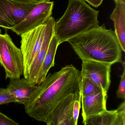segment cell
<instances>
[{
	"instance_id": "obj_1",
	"label": "cell",
	"mask_w": 125,
	"mask_h": 125,
	"mask_svg": "<svg viewBox=\"0 0 125 125\" xmlns=\"http://www.w3.org/2000/svg\"><path fill=\"white\" fill-rule=\"evenodd\" d=\"M80 72L73 65H67L53 73H50L37 85L25 108L28 116L48 125L59 104L72 93L80 91Z\"/></svg>"
},
{
	"instance_id": "obj_2",
	"label": "cell",
	"mask_w": 125,
	"mask_h": 125,
	"mask_svg": "<svg viewBox=\"0 0 125 125\" xmlns=\"http://www.w3.org/2000/svg\"><path fill=\"white\" fill-rule=\"evenodd\" d=\"M67 42L82 61L111 65L123 62L122 50L114 31L106 29L104 24L91 28Z\"/></svg>"
},
{
	"instance_id": "obj_3",
	"label": "cell",
	"mask_w": 125,
	"mask_h": 125,
	"mask_svg": "<svg viewBox=\"0 0 125 125\" xmlns=\"http://www.w3.org/2000/svg\"><path fill=\"white\" fill-rule=\"evenodd\" d=\"M99 13L84 0H69L64 14L55 23L54 34L59 45L98 26Z\"/></svg>"
},
{
	"instance_id": "obj_4",
	"label": "cell",
	"mask_w": 125,
	"mask_h": 125,
	"mask_svg": "<svg viewBox=\"0 0 125 125\" xmlns=\"http://www.w3.org/2000/svg\"><path fill=\"white\" fill-rule=\"evenodd\" d=\"M0 64L5 70L6 79H18L23 75L22 52L6 31L0 33Z\"/></svg>"
},
{
	"instance_id": "obj_5",
	"label": "cell",
	"mask_w": 125,
	"mask_h": 125,
	"mask_svg": "<svg viewBox=\"0 0 125 125\" xmlns=\"http://www.w3.org/2000/svg\"><path fill=\"white\" fill-rule=\"evenodd\" d=\"M53 18L51 16L43 24L20 35V49L23 59V75L26 79L30 66L42 46L45 36Z\"/></svg>"
},
{
	"instance_id": "obj_6",
	"label": "cell",
	"mask_w": 125,
	"mask_h": 125,
	"mask_svg": "<svg viewBox=\"0 0 125 125\" xmlns=\"http://www.w3.org/2000/svg\"><path fill=\"white\" fill-rule=\"evenodd\" d=\"M37 4L0 0V27L10 30L22 22Z\"/></svg>"
},
{
	"instance_id": "obj_7",
	"label": "cell",
	"mask_w": 125,
	"mask_h": 125,
	"mask_svg": "<svg viewBox=\"0 0 125 125\" xmlns=\"http://www.w3.org/2000/svg\"><path fill=\"white\" fill-rule=\"evenodd\" d=\"M112 65L95 61H82L80 76L87 78L107 93L111 83Z\"/></svg>"
},
{
	"instance_id": "obj_8",
	"label": "cell",
	"mask_w": 125,
	"mask_h": 125,
	"mask_svg": "<svg viewBox=\"0 0 125 125\" xmlns=\"http://www.w3.org/2000/svg\"><path fill=\"white\" fill-rule=\"evenodd\" d=\"M54 4L50 1L37 4L22 22L10 30L20 36L43 24L51 17Z\"/></svg>"
},
{
	"instance_id": "obj_9",
	"label": "cell",
	"mask_w": 125,
	"mask_h": 125,
	"mask_svg": "<svg viewBox=\"0 0 125 125\" xmlns=\"http://www.w3.org/2000/svg\"><path fill=\"white\" fill-rule=\"evenodd\" d=\"M81 95L80 91H78L63 99L54 110L47 125H77L73 118V109L75 100Z\"/></svg>"
},
{
	"instance_id": "obj_10",
	"label": "cell",
	"mask_w": 125,
	"mask_h": 125,
	"mask_svg": "<svg viewBox=\"0 0 125 125\" xmlns=\"http://www.w3.org/2000/svg\"><path fill=\"white\" fill-rule=\"evenodd\" d=\"M108 94L102 92L85 96H81L83 123L92 117L107 111L106 102Z\"/></svg>"
},
{
	"instance_id": "obj_11",
	"label": "cell",
	"mask_w": 125,
	"mask_h": 125,
	"mask_svg": "<svg viewBox=\"0 0 125 125\" xmlns=\"http://www.w3.org/2000/svg\"><path fill=\"white\" fill-rule=\"evenodd\" d=\"M37 87V85L32 84L23 78L10 79L6 89L17 103L24 105L25 108L28 106L32 96Z\"/></svg>"
},
{
	"instance_id": "obj_12",
	"label": "cell",
	"mask_w": 125,
	"mask_h": 125,
	"mask_svg": "<svg viewBox=\"0 0 125 125\" xmlns=\"http://www.w3.org/2000/svg\"><path fill=\"white\" fill-rule=\"evenodd\" d=\"M55 19L52 20L44 38L41 49L37 54L29 70L27 79L30 83L37 85L38 75L45 59L51 39L54 34Z\"/></svg>"
},
{
	"instance_id": "obj_13",
	"label": "cell",
	"mask_w": 125,
	"mask_h": 125,
	"mask_svg": "<svg viewBox=\"0 0 125 125\" xmlns=\"http://www.w3.org/2000/svg\"><path fill=\"white\" fill-rule=\"evenodd\" d=\"M114 22L115 34L122 51L125 52V2L116 4L110 16Z\"/></svg>"
},
{
	"instance_id": "obj_14",
	"label": "cell",
	"mask_w": 125,
	"mask_h": 125,
	"mask_svg": "<svg viewBox=\"0 0 125 125\" xmlns=\"http://www.w3.org/2000/svg\"><path fill=\"white\" fill-rule=\"evenodd\" d=\"M59 45L58 40L54 34L51 40L45 59L40 68L37 78V85L40 84L45 80L50 68L54 67L55 56Z\"/></svg>"
},
{
	"instance_id": "obj_15",
	"label": "cell",
	"mask_w": 125,
	"mask_h": 125,
	"mask_svg": "<svg viewBox=\"0 0 125 125\" xmlns=\"http://www.w3.org/2000/svg\"><path fill=\"white\" fill-rule=\"evenodd\" d=\"M118 108L108 111L87 119L85 125H125L122 118L117 115Z\"/></svg>"
},
{
	"instance_id": "obj_16",
	"label": "cell",
	"mask_w": 125,
	"mask_h": 125,
	"mask_svg": "<svg viewBox=\"0 0 125 125\" xmlns=\"http://www.w3.org/2000/svg\"><path fill=\"white\" fill-rule=\"evenodd\" d=\"M80 90L81 96L104 92L101 88L87 78L81 76Z\"/></svg>"
},
{
	"instance_id": "obj_17",
	"label": "cell",
	"mask_w": 125,
	"mask_h": 125,
	"mask_svg": "<svg viewBox=\"0 0 125 125\" xmlns=\"http://www.w3.org/2000/svg\"><path fill=\"white\" fill-rule=\"evenodd\" d=\"M11 103H17V101L7 89L0 87V105Z\"/></svg>"
},
{
	"instance_id": "obj_18",
	"label": "cell",
	"mask_w": 125,
	"mask_h": 125,
	"mask_svg": "<svg viewBox=\"0 0 125 125\" xmlns=\"http://www.w3.org/2000/svg\"><path fill=\"white\" fill-rule=\"evenodd\" d=\"M123 66V73L120 76L121 80L119 88L116 92L117 97L118 98L125 100V62H123L122 63Z\"/></svg>"
},
{
	"instance_id": "obj_19",
	"label": "cell",
	"mask_w": 125,
	"mask_h": 125,
	"mask_svg": "<svg viewBox=\"0 0 125 125\" xmlns=\"http://www.w3.org/2000/svg\"><path fill=\"white\" fill-rule=\"evenodd\" d=\"M81 105V95L79 96L75 100L73 104V114L74 121L76 125H78V120Z\"/></svg>"
},
{
	"instance_id": "obj_20",
	"label": "cell",
	"mask_w": 125,
	"mask_h": 125,
	"mask_svg": "<svg viewBox=\"0 0 125 125\" xmlns=\"http://www.w3.org/2000/svg\"><path fill=\"white\" fill-rule=\"evenodd\" d=\"M19 124L0 112V125H18Z\"/></svg>"
},
{
	"instance_id": "obj_21",
	"label": "cell",
	"mask_w": 125,
	"mask_h": 125,
	"mask_svg": "<svg viewBox=\"0 0 125 125\" xmlns=\"http://www.w3.org/2000/svg\"><path fill=\"white\" fill-rule=\"evenodd\" d=\"M87 1L90 5L93 6L94 7H98L101 5L102 3L103 0H84Z\"/></svg>"
},
{
	"instance_id": "obj_22",
	"label": "cell",
	"mask_w": 125,
	"mask_h": 125,
	"mask_svg": "<svg viewBox=\"0 0 125 125\" xmlns=\"http://www.w3.org/2000/svg\"><path fill=\"white\" fill-rule=\"evenodd\" d=\"M21 2H26V3H39L45 1V0H16Z\"/></svg>"
},
{
	"instance_id": "obj_23",
	"label": "cell",
	"mask_w": 125,
	"mask_h": 125,
	"mask_svg": "<svg viewBox=\"0 0 125 125\" xmlns=\"http://www.w3.org/2000/svg\"><path fill=\"white\" fill-rule=\"evenodd\" d=\"M116 4L120 3H123L125 2V0H114Z\"/></svg>"
},
{
	"instance_id": "obj_24",
	"label": "cell",
	"mask_w": 125,
	"mask_h": 125,
	"mask_svg": "<svg viewBox=\"0 0 125 125\" xmlns=\"http://www.w3.org/2000/svg\"><path fill=\"white\" fill-rule=\"evenodd\" d=\"M50 1V0H45V1Z\"/></svg>"
},
{
	"instance_id": "obj_25",
	"label": "cell",
	"mask_w": 125,
	"mask_h": 125,
	"mask_svg": "<svg viewBox=\"0 0 125 125\" xmlns=\"http://www.w3.org/2000/svg\"><path fill=\"white\" fill-rule=\"evenodd\" d=\"M1 29H0V33H1Z\"/></svg>"
},
{
	"instance_id": "obj_26",
	"label": "cell",
	"mask_w": 125,
	"mask_h": 125,
	"mask_svg": "<svg viewBox=\"0 0 125 125\" xmlns=\"http://www.w3.org/2000/svg\"></svg>"
}]
</instances>
